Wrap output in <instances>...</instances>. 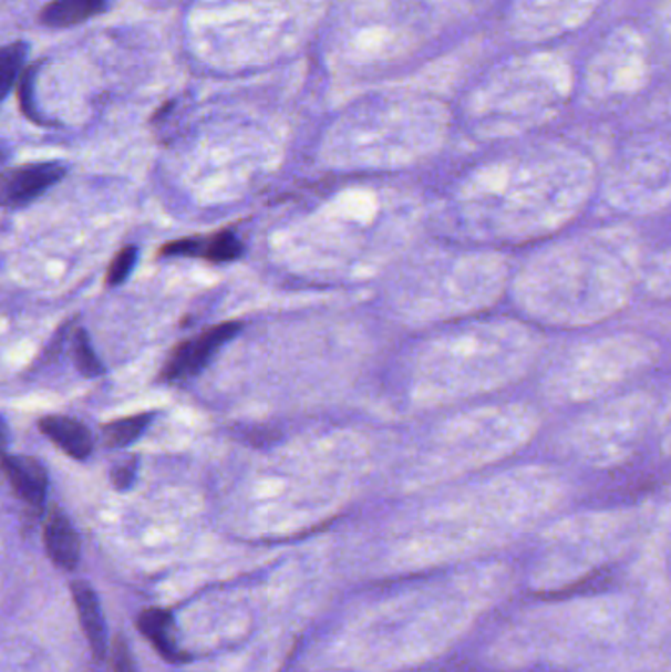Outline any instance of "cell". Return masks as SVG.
I'll use <instances>...</instances> for the list:
<instances>
[{"mask_svg":"<svg viewBox=\"0 0 671 672\" xmlns=\"http://www.w3.org/2000/svg\"><path fill=\"white\" fill-rule=\"evenodd\" d=\"M644 273L638 236L595 228L546 246L513 281L514 301L539 323L589 327L627 307Z\"/></svg>","mask_w":671,"mask_h":672,"instance_id":"1","label":"cell"},{"mask_svg":"<svg viewBox=\"0 0 671 672\" xmlns=\"http://www.w3.org/2000/svg\"><path fill=\"white\" fill-rule=\"evenodd\" d=\"M24 55H27L24 44H10L4 48L2 60H0V85H2L4 95L9 93L12 83L17 81V73L22 62H24Z\"/></svg>","mask_w":671,"mask_h":672,"instance_id":"17","label":"cell"},{"mask_svg":"<svg viewBox=\"0 0 671 672\" xmlns=\"http://www.w3.org/2000/svg\"><path fill=\"white\" fill-rule=\"evenodd\" d=\"M162 256H199L202 254V238H184L174 240L159 248Z\"/></svg>","mask_w":671,"mask_h":672,"instance_id":"19","label":"cell"},{"mask_svg":"<svg viewBox=\"0 0 671 672\" xmlns=\"http://www.w3.org/2000/svg\"><path fill=\"white\" fill-rule=\"evenodd\" d=\"M138 629L166 661H179L184 657L177 643L176 621L168 611L156 610V608L142 611Z\"/></svg>","mask_w":671,"mask_h":672,"instance_id":"11","label":"cell"},{"mask_svg":"<svg viewBox=\"0 0 671 672\" xmlns=\"http://www.w3.org/2000/svg\"><path fill=\"white\" fill-rule=\"evenodd\" d=\"M644 286L654 298H671V246L658 254L652 263L644 268Z\"/></svg>","mask_w":671,"mask_h":672,"instance_id":"15","label":"cell"},{"mask_svg":"<svg viewBox=\"0 0 671 672\" xmlns=\"http://www.w3.org/2000/svg\"><path fill=\"white\" fill-rule=\"evenodd\" d=\"M73 360H75V366L81 374L87 375V378L103 374V366H101L95 352L91 349L85 331H78L73 337Z\"/></svg>","mask_w":671,"mask_h":672,"instance_id":"16","label":"cell"},{"mask_svg":"<svg viewBox=\"0 0 671 672\" xmlns=\"http://www.w3.org/2000/svg\"><path fill=\"white\" fill-rule=\"evenodd\" d=\"M40 431L52 441L53 445L60 446L63 453L70 454L75 461H85L93 451L91 433L78 420L52 415L40 421Z\"/></svg>","mask_w":671,"mask_h":672,"instance_id":"9","label":"cell"},{"mask_svg":"<svg viewBox=\"0 0 671 672\" xmlns=\"http://www.w3.org/2000/svg\"><path fill=\"white\" fill-rule=\"evenodd\" d=\"M134 472H136V461H134V458H131L128 463L123 461V463L118 464L115 471H113V484H115L118 489L128 488V486L133 484Z\"/></svg>","mask_w":671,"mask_h":672,"instance_id":"20","label":"cell"},{"mask_svg":"<svg viewBox=\"0 0 671 672\" xmlns=\"http://www.w3.org/2000/svg\"><path fill=\"white\" fill-rule=\"evenodd\" d=\"M71 590H73V600H75V606L80 611L81 626L85 631L89 645L93 649V653L99 661H103L106 655V633L105 620H103V613H101L97 595L83 582H75L71 586Z\"/></svg>","mask_w":671,"mask_h":672,"instance_id":"10","label":"cell"},{"mask_svg":"<svg viewBox=\"0 0 671 672\" xmlns=\"http://www.w3.org/2000/svg\"><path fill=\"white\" fill-rule=\"evenodd\" d=\"M65 175V167L60 164H34L18 167L4 177L2 195L7 207H24L38 199L52 185L58 184Z\"/></svg>","mask_w":671,"mask_h":672,"instance_id":"6","label":"cell"},{"mask_svg":"<svg viewBox=\"0 0 671 672\" xmlns=\"http://www.w3.org/2000/svg\"><path fill=\"white\" fill-rule=\"evenodd\" d=\"M662 453L663 456H671V423L665 427V431H663Z\"/></svg>","mask_w":671,"mask_h":672,"instance_id":"22","label":"cell"},{"mask_svg":"<svg viewBox=\"0 0 671 672\" xmlns=\"http://www.w3.org/2000/svg\"><path fill=\"white\" fill-rule=\"evenodd\" d=\"M109 0H53L42 12V22L50 28L75 27L105 9Z\"/></svg>","mask_w":671,"mask_h":672,"instance_id":"12","label":"cell"},{"mask_svg":"<svg viewBox=\"0 0 671 672\" xmlns=\"http://www.w3.org/2000/svg\"><path fill=\"white\" fill-rule=\"evenodd\" d=\"M2 468L18 498L34 509L44 506L48 474L42 464L30 456H4Z\"/></svg>","mask_w":671,"mask_h":672,"instance_id":"7","label":"cell"},{"mask_svg":"<svg viewBox=\"0 0 671 672\" xmlns=\"http://www.w3.org/2000/svg\"><path fill=\"white\" fill-rule=\"evenodd\" d=\"M44 545L48 557L55 567L73 570L80 562V537L70 519L60 509H52L44 527Z\"/></svg>","mask_w":671,"mask_h":672,"instance_id":"8","label":"cell"},{"mask_svg":"<svg viewBox=\"0 0 671 672\" xmlns=\"http://www.w3.org/2000/svg\"><path fill=\"white\" fill-rule=\"evenodd\" d=\"M671 413V393L640 390L615 397L575 421L566 435V451L589 468L627 463Z\"/></svg>","mask_w":671,"mask_h":672,"instance_id":"3","label":"cell"},{"mask_svg":"<svg viewBox=\"0 0 671 672\" xmlns=\"http://www.w3.org/2000/svg\"><path fill=\"white\" fill-rule=\"evenodd\" d=\"M242 324L225 323L213 327L209 331L202 332L199 337L184 341L179 347L172 350L166 366L162 370V380L166 382H184L199 374L217 350H221L230 339L239 334Z\"/></svg>","mask_w":671,"mask_h":672,"instance_id":"5","label":"cell"},{"mask_svg":"<svg viewBox=\"0 0 671 672\" xmlns=\"http://www.w3.org/2000/svg\"><path fill=\"white\" fill-rule=\"evenodd\" d=\"M151 421L152 415L142 413V415H134V417H126V420L106 423V425H103V441H105L106 446H113V448L131 445L136 438L141 437L144 428L151 425Z\"/></svg>","mask_w":671,"mask_h":672,"instance_id":"13","label":"cell"},{"mask_svg":"<svg viewBox=\"0 0 671 672\" xmlns=\"http://www.w3.org/2000/svg\"><path fill=\"white\" fill-rule=\"evenodd\" d=\"M589 195L579 172H498L473 189L467 215L475 235L488 242H524L551 235L575 219Z\"/></svg>","mask_w":671,"mask_h":672,"instance_id":"2","label":"cell"},{"mask_svg":"<svg viewBox=\"0 0 671 672\" xmlns=\"http://www.w3.org/2000/svg\"><path fill=\"white\" fill-rule=\"evenodd\" d=\"M240 254H242V242L230 230H221L217 235L202 238L199 256L209 262H233V260H239Z\"/></svg>","mask_w":671,"mask_h":672,"instance_id":"14","label":"cell"},{"mask_svg":"<svg viewBox=\"0 0 671 672\" xmlns=\"http://www.w3.org/2000/svg\"><path fill=\"white\" fill-rule=\"evenodd\" d=\"M113 664H115V672H136L128 647L124 645L121 639L116 641L115 649H113Z\"/></svg>","mask_w":671,"mask_h":672,"instance_id":"21","label":"cell"},{"mask_svg":"<svg viewBox=\"0 0 671 672\" xmlns=\"http://www.w3.org/2000/svg\"><path fill=\"white\" fill-rule=\"evenodd\" d=\"M134 262H136V246H126L121 252L116 254L115 260L109 266L106 283L111 288L121 286L128 278V273L133 271Z\"/></svg>","mask_w":671,"mask_h":672,"instance_id":"18","label":"cell"},{"mask_svg":"<svg viewBox=\"0 0 671 672\" xmlns=\"http://www.w3.org/2000/svg\"><path fill=\"white\" fill-rule=\"evenodd\" d=\"M658 354V344L637 332L584 342L549 368L541 392L556 405L592 402L640 374Z\"/></svg>","mask_w":671,"mask_h":672,"instance_id":"4","label":"cell"}]
</instances>
